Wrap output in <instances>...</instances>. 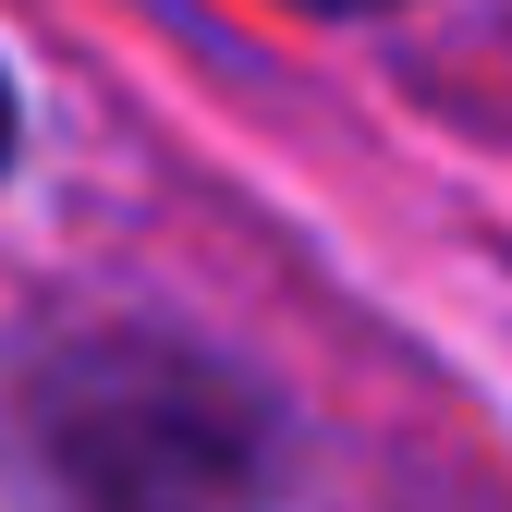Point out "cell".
I'll list each match as a JSON object with an SVG mask.
<instances>
[{"instance_id": "1", "label": "cell", "mask_w": 512, "mask_h": 512, "mask_svg": "<svg viewBox=\"0 0 512 512\" xmlns=\"http://www.w3.org/2000/svg\"><path fill=\"white\" fill-rule=\"evenodd\" d=\"M13 452L49 512H269L281 415L183 330H74L13 378Z\"/></svg>"}, {"instance_id": "2", "label": "cell", "mask_w": 512, "mask_h": 512, "mask_svg": "<svg viewBox=\"0 0 512 512\" xmlns=\"http://www.w3.org/2000/svg\"><path fill=\"white\" fill-rule=\"evenodd\" d=\"M293 13H391V0H293Z\"/></svg>"}, {"instance_id": "3", "label": "cell", "mask_w": 512, "mask_h": 512, "mask_svg": "<svg viewBox=\"0 0 512 512\" xmlns=\"http://www.w3.org/2000/svg\"><path fill=\"white\" fill-rule=\"evenodd\" d=\"M0 159H13V86H0Z\"/></svg>"}]
</instances>
